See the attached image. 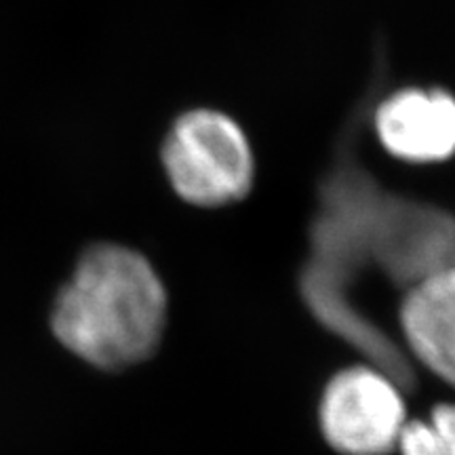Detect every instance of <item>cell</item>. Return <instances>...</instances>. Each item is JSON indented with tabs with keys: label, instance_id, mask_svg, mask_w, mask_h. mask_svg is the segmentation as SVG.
<instances>
[{
	"label": "cell",
	"instance_id": "6da1fadb",
	"mask_svg": "<svg viewBox=\"0 0 455 455\" xmlns=\"http://www.w3.org/2000/svg\"><path fill=\"white\" fill-rule=\"evenodd\" d=\"M167 291L144 255L100 243L81 255L57 293L51 327L89 365L124 369L146 361L163 339Z\"/></svg>",
	"mask_w": 455,
	"mask_h": 455
},
{
	"label": "cell",
	"instance_id": "7a4b0ae2",
	"mask_svg": "<svg viewBox=\"0 0 455 455\" xmlns=\"http://www.w3.org/2000/svg\"><path fill=\"white\" fill-rule=\"evenodd\" d=\"M163 164L173 190L198 207L241 201L253 184L247 135L215 110H192L175 121L164 140Z\"/></svg>",
	"mask_w": 455,
	"mask_h": 455
},
{
	"label": "cell",
	"instance_id": "3957f363",
	"mask_svg": "<svg viewBox=\"0 0 455 455\" xmlns=\"http://www.w3.org/2000/svg\"><path fill=\"white\" fill-rule=\"evenodd\" d=\"M401 386L373 365L333 375L321 401V428L344 455H386L405 428Z\"/></svg>",
	"mask_w": 455,
	"mask_h": 455
},
{
	"label": "cell",
	"instance_id": "277c9868",
	"mask_svg": "<svg viewBox=\"0 0 455 455\" xmlns=\"http://www.w3.org/2000/svg\"><path fill=\"white\" fill-rule=\"evenodd\" d=\"M375 131L401 161H445L455 155V98L441 89L398 91L379 106Z\"/></svg>",
	"mask_w": 455,
	"mask_h": 455
},
{
	"label": "cell",
	"instance_id": "5b68a950",
	"mask_svg": "<svg viewBox=\"0 0 455 455\" xmlns=\"http://www.w3.org/2000/svg\"><path fill=\"white\" fill-rule=\"evenodd\" d=\"M401 327L409 352L443 382L455 386V268L409 287Z\"/></svg>",
	"mask_w": 455,
	"mask_h": 455
},
{
	"label": "cell",
	"instance_id": "8992f818",
	"mask_svg": "<svg viewBox=\"0 0 455 455\" xmlns=\"http://www.w3.org/2000/svg\"><path fill=\"white\" fill-rule=\"evenodd\" d=\"M396 447L403 455H455V405H436L428 419L405 424Z\"/></svg>",
	"mask_w": 455,
	"mask_h": 455
}]
</instances>
